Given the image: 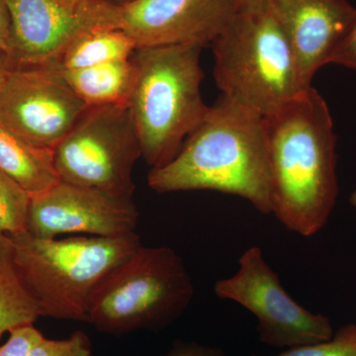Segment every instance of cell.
Segmentation results:
<instances>
[{
    "label": "cell",
    "instance_id": "obj_27",
    "mask_svg": "<svg viewBox=\"0 0 356 356\" xmlns=\"http://www.w3.org/2000/svg\"><path fill=\"white\" fill-rule=\"evenodd\" d=\"M350 205L356 209V188L353 191V193L350 194Z\"/></svg>",
    "mask_w": 356,
    "mask_h": 356
},
{
    "label": "cell",
    "instance_id": "obj_3",
    "mask_svg": "<svg viewBox=\"0 0 356 356\" xmlns=\"http://www.w3.org/2000/svg\"><path fill=\"white\" fill-rule=\"evenodd\" d=\"M203 46L172 44L137 49V81L129 107L139 136L142 158L163 168L179 153L209 111L201 95Z\"/></svg>",
    "mask_w": 356,
    "mask_h": 356
},
{
    "label": "cell",
    "instance_id": "obj_11",
    "mask_svg": "<svg viewBox=\"0 0 356 356\" xmlns=\"http://www.w3.org/2000/svg\"><path fill=\"white\" fill-rule=\"evenodd\" d=\"M139 216L133 198L60 181L30 196L27 233L41 238L76 233L128 235L135 233Z\"/></svg>",
    "mask_w": 356,
    "mask_h": 356
},
{
    "label": "cell",
    "instance_id": "obj_23",
    "mask_svg": "<svg viewBox=\"0 0 356 356\" xmlns=\"http://www.w3.org/2000/svg\"><path fill=\"white\" fill-rule=\"evenodd\" d=\"M165 356H226L224 350L215 346H204L196 341L177 339Z\"/></svg>",
    "mask_w": 356,
    "mask_h": 356
},
{
    "label": "cell",
    "instance_id": "obj_17",
    "mask_svg": "<svg viewBox=\"0 0 356 356\" xmlns=\"http://www.w3.org/2000/svg\"><path fill=\"white\" fill-rule=\"evenodd\" d=\"M136 50V42L120 28H98L77 38L54 64L46 67L56 70L86 69L129 60Z\"/></svg>",
    "mask_w": 356,
    "mask_h": 356
},
{
    "label": "cell",
    "instance_id": "obj_7",
    "mask_svg": "<svg viewBox=\"0 0 356 356\" xmlns=\"http://www.w3.org/2000/svg\"><path fill=\"white\" fill-rule=\"evenodd\" d=\"M53 153L60 181L133 198L142 149L129 105L89 106Z\"/></svg>",
    "mask_w": 356,
    "mask_h": 356
},
{
    "label": "cell",
    "instance_id": "obj_15",
    "mask_svg": "<svg viewBox=\"0 0 356 356\" xmlns=\"http://www.w3.org/2000/svg\"><path fill=\"white\" fill-rule=\"evenodd\" d=\"M56 72L88 106L129 105L137 81L133 58L86 69Z\"/></svg>",
    "mask_w": 356,
    "mask_h": 356
},
{
    "label": "cell",
    "instance_id": "obj_25",
    "mask_svg": "<svg viewBox=\"0 0 356 356\" xmlns=\"http://www.w3.org/2000/svg\"><path fill=\"white\" fill-rule=\"evenodd\" d=\"M273 0H235L236 13H264L270 9Z\"/></svg>",
    "mask_w": 356,
    "mask_h": 356
},
{
    "label": "cell",
    "instance_id": "obj_6",
    "mask_svg": "<svg viewBox=\"0 0 356 356\" xmlns=\"http://www.w3.org/2000/svg\"><path fill=\"white\" fill-rule=\"evenodd\" d=\"M210 44L215 60L213 74L222 95L262 116L307 90L270 9L236 13Z\"/></svg>",
    "mask_w": 356,
    "mask_h": 356
},
{
    "label": "cell",
    "instance_id": "obj_29",
    "mask_svg": "<svg viewBox=\"0 0 356 356\" xmlns=\"http://www.w3.org/2000/svg\"><path fill=\"white\" fill-rule=\"evenodd\" d=\"M127 1H132V0H125V2H127Z\"/></svg>",
    "mask_w": 356,
    "mask_h": 356
},
{
    "label": "cell",
    "instance_id": "obj_5",
    "mask_svg": "<svg viewBox=\"0 0 356 356\" xmlns=\"http://www.w3.org/2000/svg\"><path fill=\"white\" fill-rule=\"evenodd\" d=\"M193 295L191 274L175 250L142 245L96 289L86 323L116 337L159 331L181 317Z\"/></svg>",
    "mask_w": 356,
    "mask_h": 356
},
{
    "label": "cell",
    "instance_id": "obj_4",
    "mask_svg": "<svg viewBox=\"0 0 356 356\" xmlns=\"http://www.w3.org/2000/svg\"><path fill=\"white\" fill-rule=\"evenodd\" d=\"M11 238L16 264L41 317L86 323L96 289L142 245L136 233L60 240L23 233Z\"/></svg>",
    "mask_w": 356,
    "mask_h": 356
},
{
    "label": "cell",
    "instance_id": "obj_21",
    "mask_svg": "<svg viewBox=\"0 0 356 356\" xmlns=\"http://www.w3.org/2000/svg\"><path fill=\"white\" fill-rule=\"evenodd\" d=\"M8 334L6 343L0 346V356H28L44 337L34 325H21Z\"/></svg>",
    "mask_w": 356,
    "mask_h": 356
},
{
    "label": "cell",
    "instance_id": "obj_30",
    "mask_svg": "<svg viewBox=\"0 0 356 356\" xmlns=\"http://www.w3.org/2000/svg\"></svg>",
    "mask_w": 356,
    "mask_h": 356
},
{
    "label": "cell",
    "instance_id": "obj_8",
    "mask_svg": "<svg viewBox=\"0 0 356 356\" xmlns=\"http://www.w3.org/2000/svg\"><path fill=\"white\" fill-rule=\"evenodd\" d=\"M214 292L254 315L259 341L271 348L288 350L334 336L329 318L312 313L289 296L261 248H248L238 259V271L216 281Z\"/></svg>",
    "mask_w": 356,
    "mask_h": 356
},
{
    "label": "cell",
    "instance_id": "obj_24",
    "mask_svg": "<svg viewBox=\"0 0 356 356\" xmlns=\"http://www.w3.org/2000/svg\"><path fill=\"white\" fill-rule=\"evenodd\" d=\"M11 50V19L6 0H0V57L9 60Z\"/></svg>",
    "mask_w": 356,
    "mask_h": 356
},
{
    "label": "cell",
    "instance_id": "obj_2",
    "mask_svg": "<svg viewBox=\"0 0 356 356\" xmlns=\"http://www.w3.org/2000/svg\"><path fill=\"white\" fill-rule=\"evenodd\" d=\"M158 193L210 191L238 196L271 215V182L264 116L221 95L168 165L151 168Z\"/></svg>",
    "mask_w": 356,
    "mask_h": 356
},
{
    "label": "cell",
    "instance_id": "obj_18",
    "mask_svg": "<svg viewBox=\"0 0 356 356\" xmlns=\"http://www.w3.org/2000/svg\"><path fill=\"white\" fill-rule=\"evenodd\" d=\"M30 195L0 172V235L27 233Z\"/></svg>",
    "mask_w": 356,
    "mask_h": 356
},
{
    "label": "cell",
    "instance_id": "obj_9",
    "mask_svg": "<svg viewBox=\"0 0 356 356\" xmlns=\"http://www.w3.org/2000/svg\"><path fill=\"white\" fill-rule=\"evenodd\" d=\"M14 67L54 64L70 44L98 28L118 27L119 4L107 0H6Z\"/></svg>",
    "mask_w": 356,
    "mask_h": 356
},
{
    "label": "cell",
    "instance_id": "obj_13",
    "mask_svg": "<svg viewBox=\"0 0 356 356\" xmlns=\"http://www.w3.org/2000/svg\"><path fill=\"white\" fill-rule=\"evenodd\" d=\"M280 24L306 89L332 56L356 17L348 0H273Z\"/></svg>",
    "mask_w": 356,
    "mask_h": 356
},
{
    "label": "cell",
    "instance_id": "obj_1",
    "mask_svg": "<svg viewBox=\"0 0 356 356\" xmlns=\"http://www.w3.org/2000/svg\"><path fill=\"white\" fill-rule=\"evenodd\" d=\"M271 182V215L300 236L318 233L336 206L337 136L316 89L264 116Z\"/></svg>",
    "mask_w": 356,
    "mask_h": 356
},
{
    "label": "cell",
    "instance_id": "obj_26",
    "mask_svg": "<svg viewBox=\"0 0 356 356\" xmlns=\"http://www.w3.org/2000/svg\"><path fill=\"white\" fill-rule=\"evenodd\" d=\"M13 69V65L10 64L8 58L0 57V92H1L4 84L6 83L7 77H8Z\"/></svg>",
    "mask_w": 356,
    "mask_h": 356
},
{
    "label": "cell",
    "instance_id": "obj_10",
    "mask_svg": "<svg viewBox=\"0 0 356 356\" xmlns=\"http://www.w3.org/2000/svg\"><path fill=\"white\" fill-rule=\"evenodd\" d=\"M88 107L48 67H14L0 92V122L44 149H55Z\"/></svg>",
    "mask_w": 356,
    "mask_h": 356
},
{
    "label": "cell",
    "instance_id": "obj_14",
    "mask_svg": "<svg viewBox=\"0 0 356 356\" xmlns=\"http://www.w3.org/2000/svg\"><path fill=\"white\" fill-rule=\"evenodd\" d=\"M0 172L30 196L60 182L53 149L35 146L0 122Z\"/></svg>",
    "mask_w": 356,
    "mask_h": 356
},
{
    "label": "cell",
    "instance_id": "obj_12",
    "mask_svg": "<svg viewBox=\"0 0 356 356\" xmlns=\"http://www.w3.org/2000/svg\"><path fill=\"white\" fill-rule=\"evenodd\" d=\"M236 13L235 0H132L119 4L118 27L137 49L212 43Z\"/></svg>",
    "mask_w": 356,
    "mask_h": 356
},
{
    "label": "cell",
    "instance_id": "obj_20",
    "mask_svg": "<svg viewBox=\"0 0 356 356\" xmlns=\"http://www.w3.org/2000/svg\"><path fill=\"white\" fill-rule=\"evenodd\" d=\"M90 339L83 331H76L65 339H43L28 356H91Z\"/></svg>",
    "mask_w": 356,
    "mask_h": 356
},
{
    "label": "cell",
    "instance_id": "obj_22",
    "mask_svg": "<svg viewBox=\"0 0 356 356\" xmlns=\"http://www.w3.org/2000/svg\"><path fill=\"white\" fill-rule=\"evenodd\" d=\"M331 64L356 70V17L334 51Z\"/></svg>",
    "mask_w": 356,
    "mask_h": 356
},
{
    "label": "cell",
    "instance_id": "obj_19",
    "mask_svg": "<svg viewBox=\"0 0 356 356\" xmlns=\"http://www.w3.org/2000/svg\"><path fill=\"white\" fill-rule=\"evenodd\" d=\"M273 356H356V325H344L327 341L288 348Z\"/></svg>",
    "mask_w": 356,
    "mask_h": 356
},
{
    "label": "cell",
    "instance_id": "obj_28",
    "mask_svg": "<svg viewBox=\"0 0 356 356\" xmlns=\"http://www.w3.org/2000/svg\"><path fill=\"white\" fill-rule=\"evenodd\" d=\"M107 1L113 2V3L116 4H122L125 2V0H107Z\"/></svg>",
    "mask_w": 356,
    "mask_h": 356
},
{
    "label": "cell",
    "instance_id": "obj_16",
    "mask_svg": "<svg viewBox=\"0 0 356 356\" xmlns=\"http://www.w3.org/2000/svg\"><path fill=\"white\" fill-rule=\"evenodd\" d=\"M39 318L38 303L16 264L13 238L0 235V341L6 332L34 325Z\"/></svg>",
    "mask_w": 356,
    "mask_h": 356
}]
</instances>
